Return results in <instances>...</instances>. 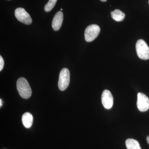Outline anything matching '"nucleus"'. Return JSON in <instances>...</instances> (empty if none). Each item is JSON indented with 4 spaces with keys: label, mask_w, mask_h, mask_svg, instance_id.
Wrapping results in <instances>:
<instances>
[{
    "label": "nucleus",
    "mask_w": 149,
    "mask_h": 149,
    "mask_svg": "<svg viewBox=\"0 0 149 149\" xmlns=\"http://www.w3.org/2000/svg\"><path fill=\"white\" fill-rule=\"evenodd\" d=\"M17 88L19 94L22 98L27 99L31 97L32 90L29 83L25 78H19L17 82Z\"/></svg>",
    "instance_id": "f257e3e1"
},
{
    "label": "nucleus",
    "mask_w": 149,
    "mask_h": 149,
    "mask_svg": "<svg viewBox=\"0 0 149 149\" xmlns=\"http://www.w3.org/2000/svg\"><path fill=\"white\" fill-rule=\"evenodd\" d=\"M137 55L139 58L143 60L149 59V47L144 40L141 39L136 44Z\"/></svg>",
    "instance_id": "f03ea898"
},
{
    "label": "nucleus",
    "mask_w": 149,
    "mask_h": 149,
    "mask_svg": "<svg viewBox=\"0 0 149 149\" xmlns=\"http://www.w3.org/2000/svg\"><path fill=\"white\" fill-rule=\"evenodd\" d=\"M70 80V73L69 70L66 68L61 70L59 74L58 86L60 91L66 90L69 85Z\"/></svg>",
    "instance_id": "7ed1b4c3"
},
{
    "label": "nucleus",
    "mask_w": 149,
    "mask_h": 149,
    "mask_svg": "<svg viewBox=\"0 0 149 149\" xmlns=\"http://www.w3.org/2000/svg\"><path fill=\"white\" fill-rule=\"evenodd\" d=\"M100 32V28L97 24H91L85 29V38L86 42H91L98 36Z\"/></svg>",
    "instance_id": "20e7f679"
},
{
    "label": "nucleus",
    "mask_w": 149,
    "mask_h": 149,
    "mask_svg": "<svg viewBox=\"0 0 149 149\" xmlns=\"http://www.w3.org/2000/svg\"><path fill=\"white\" fill-rule=\"evenodd\" d=\"M15 17L18 21L26 24L32 23V19L29 14L24 8H18L15 11Z\"/></svg>",
    "instance_id": "39448f33"
},
{
    "label": "nucleus",
    "mask_w": 149,
    "mask_h": 149,
    "mask_svg": "<svg viewBox=\"0 0 149 149\" xmlns=\"http://www.w3.org/2000/svg\"><path fill=\"white\" fill-rule=\"evenodd\" d=\"M137 107L140 111L145 112L149 109V99L146 95L139 93L138 94Z\"/></svg>",
    "instance_id": "423d86ee"
},
{
    "label": "nucleus",
    "mask_w": 149,
    "mask_h": 149,
    "mask_svg": "<svg viewBox=\"0 0 149 149\" xmlns=\"http://www.w3.org/2000/svg\"><path fill=\"white\" fill-rule=\"evenodd\" d=\"M102 102L103 106L107 109H111L113 105V98L110 91L104 90L102 95Z\"/></svg>",
    "instance_id": "0eeeda50"
},
{
    "label": "nucleus",
    "mask_w": 149,
    "mask_h": 149,
    "mask_svg": "<svg viewBox=\"0 0 149 149\" xmlns=\"http://www.w3.org/2000/svg\"><path fill=\"white\" fill-rule=\"evenodd\" d=\"M63 15L61 11H58L56 14L53 19L52 26L55 31H58L60 29L63 21Z\"/></svg>",
    "instance_id": "6e6552de"
},
{
    "label": "nucleus",
    "mask_w": 149,
    "mask_h": 149,
    "mask_svg": "<svg viewBox=\"0 0 149 149\" xmlns=\"http://www.w3.org/2000/svg\"><path fill=\"white\" fill-rule=\"evenodd\" d=\"M22 124L26 128H29L32 126L33 118L32 114L29 112L25 113L22 118Z\"/></svg>",
    "instance_id": "1a4fd4ad"
},
{
    "label": "nucleus",
    "mask_w": 149,
    "mask_h": 149,
    "mask_svg": "<svg viewBox=\"0 0 149 149\" xmlns=\"http://www.w3.org/2000/svg\"><path fill=\"white\" fill-rule=\"evenodd\" d=\"M112 18L115 21H122L125 17V14L120 10L116 9L111 12Z\"/></svg>",
    "instance_id": "9d476101"
},
{
    "label": "nucleus",
    "mask_w": 149,
    "mask_h": 149,
    "mask_svg": "<svg viewBox=\"0 0 149 149\" xmlns=\"http://www.w3.org/2000/svg\"><path fill=\"white\" fill-rule=\"evenodd\" d=\"M125 145L127 149H141L139 142L135 139H127L125 141Z\"/></svg>",
    "instance_id": "9b49d317"
},
{
    "label": "nucleus",
    "mask_w": 149,
    "mask_h": 149,
    "mask_svg": "<svg viewBox=\"0 0 149 149\" xmlns=\"http://www.w3.org/2000/svg\"><path fill=\"white\" fill-rule=\"evenodd\" d=\"M57 0H49L45 6V10L47 12L50 11L55 6Z\"/></svg>",
    "instance_id": "f8f14e48"
},
{
    "label": "nucleus",
    "mask_w": 149,
    "mask_h": 149,
    "mask_svg": "<svg viewBox=\"0 0 149 149\" xmlns=\"http://www.w3.org/2000/svg\"><path fill=\"white\" fill-rule=\"evenodd\" d=\"M4 66V61L1 56H0V71L2 70Z\"/></svg>",
    "instance_id": "ddd939ff"
},
{
    "label": "nucleus",
    "mask_w": 149,
    "mask_h": 149,
    "mask_svg": "<svg viewBox=\"0 0 149 149\" xmlns=\"http://www.w3.org/2000/svg\"><path fill=\"white\" fill-rule=\"evenodd\" d=\"M146 140L148 144L149 145V136H147L146 138Z\"/></svg>",
    "instance_id": "4468645a"
},
{
    "label": "nucleus",
    "mask_w": 149,
    "mask_h": 149,
    "mask_svg": "<svg viewBox=\"0 0 149 149\" xmlns=\"http://www.w3.org/2000/svg\"><path fill=\"white\" fill-rule=\"evenodd\" d=\"M2 100L1 99V100H0V107H1L2 106Z\"/></svg>",
    "instance_id": "2eb2a0df"
},
{
    "label": "nucleus",
    "mask_w": 149,
    "mask_h": 149,
    "mask_svg": "<svg viewBox=\"0 0 149 149\" xmlns=\"http://www.w3.org/2000/svg\"><path fill=\"white\" fill-rule=\"evenodd\" d=\"M100 1L102 2H106L107 0H100Z\"/></svg>",
    "instance_id": "dca6fc26"
},
{
    "label": "nucleus",
    "mask_w": 149,
    "mask_h": 149,
    "mask_svg": "<svg viewBox=\"0 0 149 149\" xmlns=\"http://www.w3.org/2000/svg\"><path fill=\"white\" fill-rule=\"evenodd\" d=\"M61 10H63L62 9H61Z\"/></svg>",
    "instance_id": "f3484780"
},
{
    "label": "nucleus",
    "mask_w": 149,
    "mask_h": 149,
    "mask_svg": "<svg viewBox=\"0 0 149 149\" xmlns=\"http://www.w3.org/2000/svg\"></svg>",
    "instance_id": "a211bd4d"
}]
</instances>
